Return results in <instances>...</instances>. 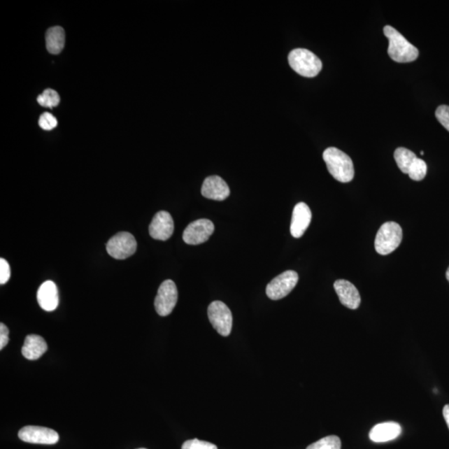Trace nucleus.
<instances>
[{
  "mask_svg": "<svg viewBox=\"0 0 449 449\" xmlns=\"http://www.w3.org/2000/svg\"><path fill=\"white\" fill-rule=\"evenodd\" d=\"M323 159L330 175L338 182L347 183L355 177L353 162L346 153L336 148L325 150Z\"/></svg>",
  "mask_w": 449,
  "mask_h": 449,
  "instance_id": "obj_1",
  "label": "nucleus"
},
{
  "mask_svg": "<svg viewBox=\"0 0 449 449\" xmlns=\"http://www.w3.org/2000/svg\"><path fill=\"white\" fill-rule=\"evenodd\" d=\"M384 34L389 39L388 54L391 59L398 63H409L418 59L419 50L409 43L398 30L387 25L384 28Z\"/></svg>",
  "mask_w": 449,
  "mask_h": 449,
  "instance_id": "obj_2",
  "label": "nucleus"
},
{
  "mask_svg": "<svg viewBox=\"0 0 449 449\" xmlns=\"http://www.w3.org/2000/svg\"><path fill=\"white\" fill-rule=\"evenodd\" d=\"M288 61L294 72L306 78H314L322 69V62L306 48H296L290 52Z\"/></svg>",
  "mask_w": 449,
  "mask_h": 449,
  "instance_id": "obj_3",
  "label": "nucleus"
},
{
  "mask_svg": "<svg viewBox=\"0 0 449 449\" xmlns=\"http://www.w3.org/2000/svg\"><path fill=\"white\" fill-rule=\"evenodd\" d=\"M403 239V231L399 224L390 222L383 224L374 241L376 252L382 255L394 252Z\"/></svg>",
  "mask_w": 449,
  "mask_h": 449,
  "instance_id": "obj_4",
  "label": "nucleus"
},
{
  "mask_svg": "<svg viewBox=\"0 0 449 449\" xmlns=\"http://www.w3.org/2000/svg\"><path fill=\"white\" fill-rule=\"evenodd\" d=\"M136 241L129 232H120L108 241L107 252L110 257L117 259H125L133 255L136 250Z\"/></svg>",
  "mask_w": 449,
  "mask_h": 449,
  "instance_id": "obj_5",
  "label": "nucleus"
},
{
  "mask_svg": "<svg viewBox=\"0 0 449 449\" xmlns=\"http://www.w3.org/2000/svg\"><path fill=\"white\" fill-rule=\"evenodd\" d=\"M208 313L214 329L221 336H228L232 329V314L226 304L218 301L211 303Z\"/></svg>",
  "mask_w": 449,
  "mask_h": 449,
  "instance_id": "obj_6",
  "label": "nucleus"
},
{
  "mask_svg": "<svg viewBox=\"0 0 449 449\" xmlns=\"http://www.w3.org/2000/svg\"><path fill=\"white\" fill-rule=\"evenodd\" d=\"M299 276L294 271H286L283 274L276 276L266 286V294L273 301H278L287 297L296 287Z\"/></svg>",
  "mask_w": 449,
  "mask_h": 449,
  "instance_id": "obj_7",
  "label": "nucleus"
},
{
  "mask_svg": "<svg viewBox=\"0 0 449 449\" xmlns=\"http://www.w3.org/2000/svg\"><path fill=\"white\" fill-rule=\"evenodd\" d=\"M178 292L177 285L173 280L164 281L158 289L155 299V309L157 313L161 316L169 315L177 305Z\"/></svg>",
  "mask_w": 449,
  "mask_h": 449,
  "instance_id": "obj_8",
  "label": "nucleus"
},
{
  "mask_svg": "<svg viewBox=\"0 0 449 449\" xmlns=\"http://www.w3.org/2000/svg\"><path fill=\"white\" fill-rule=\"evenodd\" d=\"M214 230V224L210 220H197L185 229L183 238L188 245H200L209 240Z\"/></svg>",
  "mask_w": 449,
  "mask_h": 449,
  "instance_id": "obj_9",
  "label": "nucleus"
},
{
  "mask_svg": "<svg viewBox=\"0 0 449 449\" xmlns=\"http://www.w3.org/2000/svg\"><path fill=\"white\" fill-rule=\"evenodd\" d=\"M19 438L22 441L52 446L59 442V436L56 431L39 426H26L20 429Z\"/></svg>",
  "mask_w": 449,
  "mask_h": 449,
  "instance_id": "obj_10",
  "label": "nucleus"
},
{
  "mask_svg": "<svg viewBox=\"0 0 449 449\" xmlns=\"http://www.w3.org/2000/svg\"><path fill=\"white\" fill-rule=\"evenodd\" d=\"M174 231V222L169 213L161 211L152 219L149 226V234L153 239L166 241L173 236Z\"/></svg>",
  "mask_w": 449,
  "mask_h": 449,
  "instance_id": "obj_11",
  "label": "nucleus"
},
{
  "mask_svg": "<svg viewBox=\"0 0 449 449\" xmlns=\"http://www.w3.org/2000/svg\"><path fill=\"white\" fill-rule=\"evenodd\" d=\"M311 211L306 204L299 202L294 206L292 214L290 233L294 238H301L305 234L311 222Z\"/></svg>",
  "mask_w": 449,
  "mask_h": 449,
  "instance_id": "obj_12",
  "label": "nucleus"
},
{
  "mask_svg": "<svg viewBox=\"0 0 449 449\" xmlns=\"http://www.w3.org/2000/svg\"><path fill=\"white\" fill-rule=\"evenodd\" d=\"M231 191L228 185L218 176L206 178L201 187V195L208 199L224 201L230 196Z\"/></svg>",
  "mask_w": 449,
  "mask_h": 449,
  "instance_id": "obj_13",
  "label": "nucleus"
},
{
  "mask_svg": "<svg viewBox=\"0 0 449 449\" xmlns=\"http://www.w3.org/2000/svg\"><path fill=\"white\" fill-rule=\"evenodd\" d=\"M334 287L343 306L351 310L358 309L361 299L359 290L353 284L346 280H338Z\"/></svg>",
  "mask_w": 449,
  "mask_h": 449,
  "instance_id": "obj_14",
  "label": "nucleus"
},
{
  "mask_svg": "<svg viewBox=\"0 0 449 449\" xmlns=\"http://www.w3.org/2000/svg\"><path fill=\"white\" fill-rule=\"evenodd\" d=\"M38 305L45 311H54L59 306V292L54 281L47 280L38 288L37 293Z\"/></svg>",
  "mask_w": 449,
  "mask_h": 449,
  "instance_id": "obj_15",
  "label": "nucleus"
},
{
  "mask_svg": "<svg viewBox=\"0 0 449 449\" xmlns=\"http://www.w3.org/2000/svg\"><path fill=\"white\" fill-rule=\"evenodd\" d=\"M401 432V427L397 422H382L373 427L369 433V439L374 443H385L398 438Z\"/></svg>",
  "mask_w": 449,
  "mask_h": 449,
  "instance_id": "obj_16",
  "label": "nucleus"
},
{
  "mask_svg": "<svg viewBox=\"0 0 449 449\" xmlns=\"http://www.w3.org/2000/svg\"><path fill=\"white\" fill-rule=\"evenodd\" d=\"M47 350L48 345L45 338L37 334H30L25 338L22 348V355L27 359L36 360L41 358Z\"/></svg>",
  "mask_w": 449,
  "mask_h": 449,
  "instance_id": "obj_17",
  "label": "nucleus"
},
{
  "mask_svg": "<svg viewBox=\"0 0 449 449\" xmlns=\"http://www.w3.org/2000/svg\"><path fill=\"white\" fill-rule=\"evenodd\" d=\"M65 45V32L59 26L50 28L46 33V47L52 55H58L64 50Z\"/></svg>",
  "mask_w": 449,
  "mask_h": 449,
  "instance_id": "obj_18",
  "label": "nucleus"
},
{
  "mask_svg": "<svg viewBox=\"0 0 449 449\" xmlns=\"http://www.w3.org/2000/svg\"><path fill=\"white\" fill-rule=\"evenodd\" d=\"M394 159L402 173L408 174L413 162L417 159L415 152L407 148H399L395 150Z\"/></svg>",
  "mask_w": 449,
  "mask_h": 449,
  "instance_id": "obj_19",
  "label": "nucleus"
},
{
  "mask_svg": "<svg viewBox=\"0 0 449 449\" xmlns=\"http://www.w3.org/2000/svg\"><path fill=\"white\" fill-rule=\"evenodd\" d=\"M37 101L43 107L52 108L59 104L60 97L55 90L48 89L38 97Z\"/></svg>",
  "mask_w": 449,
  "mask_h": 449,
  "instance_id": "obj_20",
  "label": "nucleus"
},
{
  "mask_svg": "<svg viewBox=\"0 0 449 449\" xmlns=\"http://www.w3.org/2000/svg\"><path fill=\"white\" fill-rule=\"evenodd\" d=\"M306 449H341V441L337 436H328L311 444Z\"/></svg>",
  "mask_w": 449,
  "mask_h": 449,
  "instance_id": "obj_21",
  "label": "nucleus"
},
{
  "mask_svg": "<svg viewBox=\"0 0 449 449\" xmlns=\"http://www.w3.org/2000/svg\"><path fill=\"white\" fill-rule=\"evenodd\" d=\"M427 174V164L424 160L418 158L413 162L408 171L409 178L413 180H422Z\"/></svg>",
  "mask_w": 449,
  "mask_h": 449,
  "instance_id": "obj_22",
  "label": "nucleus"
},
{
  "mask_svg": "<svg viewBox=\"0 0 449 449\" xmlns=\"http://www.w3.org/2000/svg\"><path fill=\"white\" fill-rule=\"evenodd\" d=\"M38 125L42 129L50 131L55 129L58 126V120L50 113H43L39 117Z\"/></svg>",
  "mask_w": 449,
  "mask_h": 449,
  "instance_id": "obj_23",
  "label": "nucleus"
},
{
  "mask_svg": "<svg viewBox=\"0 0 449 449\" xmlns=\"http://www.w3.org/2000/svg\"><path fill=\"white\" fill-rule=\"evenodd\" d=\"M182 449H218V447L213 443L195 439L185 442Z\"/></svg>",
  "mask_w": 449,
  "mask_h": 449,
  "instance_id": "obj_24",
  "label": "nucleus"
},
{
  "mask_svg": "<svg viewBox=\"0 0 449 449\" xmlns=\"http://www.w3.org/2000/svg\"><path fill=\"white\" fill-rule=\"evenodd\" d=\"M435 115L439 122L449 131V106H439L436 110Z\"/></svg>",
  "mask_w": 449,
  "mask_h": 449,
  "instance_id": "obj_25",
  "label": "nucleus"
},
{
  "mask_svg": "<svg viewBox=\"0 0 449 449\" xmlns=\"http://www.w3.org/2000/svg\"><path fill=\"white\" fill-rule=\"evenodd\" d=\"M11 271L10 264L6 259H0V284H6L10 279Z\"/></svg>",
  "mask_w": 449,
  "mask_h": 449,
  "instance_id": "obj_26",
  "label": "nucleus"
},
{
  "mask_svg": "<svg viewBox=\"0 0 449 449\" xmlns=\"http://www.w3.org/2000/svg\"><path fill=\"white\" fill-rule=\"evenodd\" d=\"M8 334H10V330L6 325L3 323L0 324V350H3L10 341Z\"/></svg>",
  "mask_w": 449,
  "mask_h": 449,
  "instance_id": "obj_27",
  "label": "nucleus"
},
{
  "mask_svg": "<svg viewBox=\"0 0 449 449\" xmlns=\"http://www.w3.org/2000/svg\"><path fill=\"white\" fill-rule=\"evenodd\" d=\"M443 415L444 417V420H446L447 422V425L449 429V404H447L446 405V406H444L443 411Z\"/></svg>",
  "mask_w": 449,
  "mask_h": 449,
  "instance_id": "obj_28",
  "label": "nucleus"
},
{
  "mask_svg": "<svg viewBox=\"0 0 449 449\" xmlns=\"http://www.w3.org/2000/svg\"><path fill=\"white\" fill-rule=\"evenodd\" d=\"M446 277H447V280H448V283H449V267H448V271L446 272Z\"/></svg>",
  "mask_w": 449,
  "mask_h": 449,
  "instance_id": "obj_29",
  "label": "nucleus"
},
{
  "mask_svg": "<svg viewBox=\"0 0 449 449\" xmlns=\"http://www.w3.org/2000/svg\"><path fill=\"white\" fill-rule=\"evenodd\" d=\"M140 449H145V448H140Z\"/></svg>",
  "mask_w": 449,
  "mask_h": 449,
  "instance_id": "obj_30",
  "label": "nucleus"
}]
</instances>
